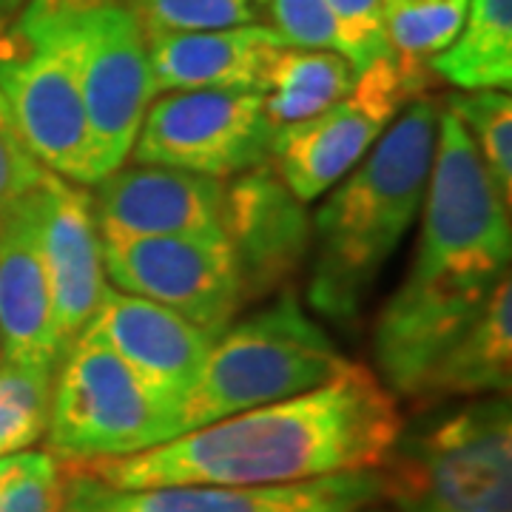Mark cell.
Returning <instances> with one entry per match:
<instances>
[{
  "mask_svg": "<svg viewBox=\"0 0 512 512\" xmlns=\"http://www.w3.org/2000/svg\"><path fill=\"white\" fill-rule=\"evenodd\" d=\"M402 427L399 399L365 365L350 362L308 393L188 430L134 456L72 470L114 490L299 484L379 470Z\"/></svg>",
  "mask_w": 512,
  "mask_h": 512,
  "instance_id": "obj_1",
  "label": "cell"
},
{
  "mask_svg": "<svg viewBox=\"0 0 512 512\" xmlns=\"http://www.w3.org/2000/svg\"><path fill=\"white\" fill-rule=\"evenodd\" d=\"M510 256V202L456 114L441 106L413 265L373 328L379 379L393 396L416 402L427 373L510 274Z\"/></svg>",
  "mask_w": 512,
  "mask_h": 512,
  "instance_id": "obj_2",
  "label": "cell"
},
{
  "mask_svg": "<svg viewBox=\"0 0 512 512\" xmlns=\"http://www.w3.org/2000/svg\"><path fill=\"white\" fill-rule=\"evenodd\" d=\"M441 103L421 94L325 194L311 220V311L356 325L384 265L419 220L436 160Z\"/></svg>",
  "mask_w": 512,
  "mask_h": 512,
  "instance_id": "obj_3",
  "label": "cell"
},
{
  "mask_svg": "<svg viewBox=\"0 0 512 512\" xmlns=\"http://www.w3.org/2000/svg\"><path fill=\"white\" fill-rule=\"evenodd\" d=\"M350 362L296 293L231 322L214 339L191 390L177 404V436L282 402L336 379Z\"/></svg>",
  "mask_w": 512,
  "mask_h": 512,
  "instance_id": "obj_4",
  "label": "cell"
},
{
  "mask_svg": "<svg viewBox=\"0 0 512 512\" xmlns=\"http://www.w3.org/2000/svg\"><path fill=\"white\" fill-rule=\"evenodd\" d=\"M379 487L396 512H512L510 399H467L402 427Z\"/></svg>",
  "mask_w": 512,
  "mask_h": 512,
  "instance_id": "obj_5",
  "label": "cell"
},
{
  "mask_svg": "<svg viewBox=\"0 0 512 512\" xmlns=\"http://www.w3.org/2000/svg\"><path fill=\"white\" fill-rule=\"evenodd\" d=\"M177 436V407L160 399L92 333L80 330L52 379L49 453L66 467L151 450Z\"/></svg>",
  "mask_w": 512,
  "mask_h": 512,
  "instance_id": "obj_6",
  "label": "cell"
},
{
  "mask_svg": "<svg viewBox=\"0 0 512 512\" xmlns=\"http://www.w3.org/2000/svg\"><path fill=\"white\" fill-rule=\"evenodd\" d=\"M0 92L23 143L49 174L83 188L100 183L77 72L49 0H26L0 32Z\"/></svg>",
  "mask_w": 512,
  "mask_h": 512,
  "instance_id": "obj_7",
  "label": "cell"
},
{
  "mask_svg": "<svg viewBox=\"0 0 512 512\" xmlns=\"http://www.w3.org/2000/svg\"><path fill=\"white\" fill-rule=\"evenodd\" d=\"M49 3L77 72L97 177L103 180L126 165L148 106L157 97L146 37L120 0Z\"/></svg>",
  "mask_w": 512,
  "mask_h": 512,
  "instance_id": "obj_8",
  "label": "cell"
},
{
  "mask_svg": "<svg viewBox=\"0 0 512 512\" xmlns=\"http://www.w3.org/2000/svg\"><path fill=\"white\" fill-rule=\"evenodd\" d=\"M427 66H407L387 55L356 74L339 103L311 120L276 128L271 168L299 202L325 197L365 157L402 109L427 94Z\"/></svg>",
  "mask_w": 512,
  "mask_h": 512,
  "instance_id": "obj_9",
  "label": "cell"
},
{
  "mask_svg": "<svg viewBox=\"0 0 512 512\" xmlns=\"http://www.w3.org/2000/svg\"><path fill=\"white\" fill-rule=\"evenodd\" d=\"M274 134L262 92H168L148 106L131 160L234 180L271 165Z\"/></svg>",
  "mask_w": 512,
  "mask_h": 512,
  "instance_id": "obj_10",
  "label": "cell"
},
{
  "mask_svg": "<svg viewBox=\"0 0 512 512\" xmlns=\"http://www.w3.org/2000/svg\"><path fill=\"white\" fill-rule=\"evenodd\" d=\"M106 279L220 336L245 305L237 259L225 237H148L103 242Z\"/></svg>",
  "mask_w": 512,
  "mask_h": 512,
  "instance_id": "obj_11",
  "label": "cell"
},
{
  "mask_svg": "<svg viewBox=\"0 0 512 512\" xmlns=\"http://www.w3.org/2000/svg\"><path fill=\"white\" fill-rule=\"evenodd\" d=\"M382 498L379 473H339L271 487L114 490L66 467V512H362Z\"/></svg>",
  "mask_w": 512,
  "mask_h": 512,
  "instance_id": "obj_12",
  "label": "cell"
},
{
  "mask_svg": "<svg viewBox=\"0 0 512 512\" xmlns=\"http://www.w3.org/2000/svg\"><path fill=\"white\" fill-rule=\"evenodd\" d=\"M228 180L165 165H123L92 197L100 242L148 237H225Z\"/></svg>",
  "mask_w": 512,
  "mask_h": 512,
  "instance_id": "obj_13",
  "label": "cell"
},
{
  "mask_svg": "<svg viewBox=\"0 0 512 512\" xmlns=\"http://www.w3.org/2000/svg\"><path fill=\"white\" fill-rule=\"evenodd\" d=\"M222 234L237 259L245 302L282 291L311 251V220L271 165L239 174L225 191Z\"/></svg>",
  "mask_w": 512,
  "mask_h": 512,
  "instance_id": "obj_14",
  "label": "cell"
},
{
  "mask_svg": "<svg viewBox=\"0 0 512 512\" xmlns=\"http://www.w3.org/2000/svg\"><path fill=\"white\" fill-rule=\"evenodd\" d=\"M83 330L117 353L160 399L174 407L191 390L217 339L180 313L111 285Z\"/></svg>",
  "mask_w": 512,
  "mask_h": 512,
  "instance_id": "obj_15",
  "label": "cell"
},
{
  "mask_svg": "<svg viewBox=\"0 0 512 512\" xmlns=\"http://www.w3.org/2000/svg\"><path fill=\"white\" fill-rule=\"evenodd\" d=\"M0 356L49 370L63 356L40 237V185L0 220Z\"/></svg>",
  "mask_w": 512,
  "mask_h": 512,
  "instance_id": "obj_16",
  "label": "cell"
},
{
  "mask_svg": "<svg viewBox=\"0 0 512 512\" xmlns=\"http://www.w3.org/2000/svg\"><path fill=\"white\" fill-rule=\"evenodd\" d=\"M40 237L52 282L57 345L66 350L109 288L92 194L46 171L40 180Z\"/></svg>",
  "mask_w": 512,
  "mask_h": 512,
  "instance_id": "obj_17",
  "label": "cell"
},
{
  "mask_svg": "<svg viewBox=\"0 0 512 512\" xmlns=\"http://www.w3.org/2000/svg\"><path fill=\"white\" fill-rule=\"evenodd\" d=\"M146 46L157 94L197 89L265 94L276 57L288 49L282 35L265 23L217 32L148 37Z\"/></svg>",
  "mask_w": 512,
  "mask_h": 512,
  "instance_id": "obj_18",
  "label": "cell"
},
{
  "mask_svg": "<svg viewBox=\"0 0 512 512\" xmlns=\"http://www.w3.org/2000/svg\"><path fill=\"white\" fill-rule=\"evenodd\" d=\"M512 384V282L501 276L470 328L447 348L427 379L416 402L507 396Z\"/></svg>",
  "mask_w": 512,
  "mask_h": 512,
  "instance_id": "obj_19",
  "label": "cell"
},
{
  "mask_svg": "<svg viewBox=\"0 0 512 512\" xmlns=\"http://www.w3.org/2000/svg\"><path fill=\"white\" fill-rule=\"evenodd\" d=\"M461 92L512 86V0H470L458 37L427 63Z\"/></svg>",
  "mask_w": 512,
  "mask_h": 512,
  "instance_id": "obj_20",
  "label": "cell"
},
{
  "mask_svg": "<svg viewBox=\"0 0 512 512\" xmlns=\"http://www.w3.org/2000/svg\"><path fill=\"white\" fill-rule=\"evenodd\" d=\"M353 83L356 69L342 52L288 46L276 57L268 77L265 114L274 128L311 120L319 111L339 103L353 89Z\"/></svg>",
  "mask_w": 512,
  "mask_h": 512,
  "instance_id": "obj_21",
  "label": "cell"
},
{
  "mask_svg": "<svg viewBox=\"0 0 512 512\" xmlns=\"http://www.w3.org/2000/svg\"><path fill=\"white\" fill-rule=\"evenodd\" d=\"M470 0H382L387 52L407 66H427L461 32Z\"/></svg>",
  "mask_w": 512,
  "mask_h": 512,
  "instance_id": "obj_22",
  "label": "cell"
},
{
  "mask_svg": "<svg viewBox=\"0 0 512 512\" xmlns=\"http://www.w3.org/2000/svg\"><path fill=\"white\" fill-rule=\"evenodd\" d=\"M55 370L0 356V456L32 450L46 439Z\"/></svg>",
  "mask_w": 512,
  "mask_h": 512,
  "instance_id": "obj_23",
  "label": "cell"
},
{
  "mask_svg": "<svg viewBox=\"0 0 512 512\" xmlns=\"http://www.w3.org/2000/svg\"><path fill=\"white\" fill-rule=\"evenodd\" d=\"M444 109L456 114L467 137L473 140L481 163L487 165L501 197L512 200V100L510 92L481 89L458 92L444 100Z\"/></svg>",
  "mask_w": 512,
  "mask_h": 512,
  "instance_id": "obj_24",
  "label": "cell"
},
{
  "mask_svg": "<svg viewBox=\"0 0 512 512\" xmlns=\"http://www.w3.org/2000/svg\"><path fill=\"white\" fill-rule=\"evenodd\" d=\"M268 3L271 0H126L146 40L262 23Z\"/></svg>",
  "mask_w": 512,
  "mask_h": 512,
  "instance_id": "obj_25",
  "label": "cell"
},
{
  "mask_svg": "<svg viewBox=\"0 0 512 512\" xmlns=\"http://www.w3.org/2000/svg\"><path fill=\"white\" fill-rule=\"evenodd\" d=\"M0 512H66V464L37 450L0 456Z\"/></svg>",
  "mask_w": 512,
  "mask_h": 512,
  "instance_id": "obj_26",
  "label": "cell"
},
{
  "mask_svg": "<svg viewBox=\"0 0 512 512\" xmlns=\"http://www.w3.org/2000/svg\"><path fill=\"white\" fill-rule=\"evenodd\" d=\"M325 3L339 29L342 55L348 57L356 74L387 55L382 0H325Z\"/></svg>",
  "mask_w": 512,
  "mask_h": 512,
  "instance_id": "obj_27",
  "label": "cell"
},
{
  "mask_svg": "<svg viewBox=\"0 0 512 512\" xmlns=\"http://www.w3.org/2000/svg\"><path fill=\"white\" fill-rule=\"evenodd\" d=\"M46 168L37 163L35 154L23 143L12 109L0 92V220L18 205L26 194H32Z\"/></svg>",
  "mask_w": 512,
  "mask_h": 512,
  "instance_id": "obj_28",
  "label": "cell"
},
{
  "mask_svg": "<svg viewBox=\"0 0 512 512\" xmlns=\"http://www.w3.org/2000/svg\"><path fill=\"white\" fill-rule=\"evenodd\" d=\"M271 26L293 49H328L342 52L336 20L325 0H271Z\"/></svg>",
  "mask_w": 512,
  "mask_h": 512,
  "instance_id": "obj_29",
  "label": "cell"
},
{
  "mask_svg": "<svg viewBox=\"0 0 512 512\" xmlns=\"http://www.w3.org/2000/svg\"><path fill=\"white\" fill-rule=\"evenodd\" d=\"M26 6V0H0V32L18 18V12Z\"/></svg>",
  "mask_w": 512,
  "mask_h": 512,
  "instance_id": "obj_30",
  "label": "cell"
},
{
  "mask_svg": "<svg viewBox=\"0 0 512 512\" xmlns=\"http://www.w3.org/2000/svg\"><path fill=\"white\" fill-rule=\"evenodd\" d=\"M362 512H384V510H379V507L373 504V507H367V510H362Z\"/></svg>",
  "mask_w": 512,
  "mask_h": 512,
  "instance_id": "obj_31",
  "label": "cell"
}]
</instances>
